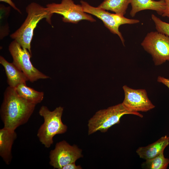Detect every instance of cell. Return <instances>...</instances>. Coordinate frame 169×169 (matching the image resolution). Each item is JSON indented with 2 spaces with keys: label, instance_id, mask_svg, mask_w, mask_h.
I'll list each match as a JSON object with an SVG mask.
<instances>
[{
  "label": "cell",
  "instance_id": "1",
  "mask_svg": "<svg viewBox=\"0 0 169 169\" xmlns=\"http://www.w3.org/2000/svg\"><path fill=\"white\" fill-rule=\"evenodd\" d=\"M36 105L19 96L15 88L7 87L4 93L0 110L3 127L15 131L27 123Z\"/></svg>",
  "mask_w": 169,
  "mask_h": 169
},
{
  "label": "cell",
  "instance_id": "2",
  "mask_svg": "<svg viewBox=\"0 0 169 169\" xmlns=\"http://www.w3.org/2000/svg\"><path fill=\"white\" fill-rule=\"evenodd\" d=\"M26 11L28 15L24 22L10 37L32 54L31 43L35 28L39 21L44 18L51 24V18L53 14L46 7L35 3L29 4L26 8Z\"/></svg>",
  "mask_w": 169,
  "mask_h": 169
},
{
  "label": "cell",
  "instance_id": "3",
  "mask_svg": "<svg viewBox=\"0 0 169 169\" xmlns=\"http://www.w3.org/2000/svg\"><path fill=\"white\" fill-rule=\"evenodd\" d=\"M63 110V107L59 106L51 111L44 105L39 109L38 113L43 118L44 122L38 130L37 136L40 142L47 148L53 144L55 135L64 133L67 131V125L61 120Z\"/></svg>",
  "mask_w": 169,
  "mask_h": 169
},
{
  "label": "cell",
  "instance_id": "4",
  "mask_svg": "<svg viewBox=\"0 0 169 169\" xmlns=\"http://www.w3.org/2000/svg\"><path fill=\"white\" fill-rule=\"evenodd\" d=\"M127 114L143 117V115L139 112L128 110L122 103L98 111L89 120L88 135L98 131L103 133L106 132L113 125L119 123L121 118Z\"/></svg>",
  "mask_w": 169,
  "mask_h": 169
},
{
  "label": "cell",
  "instance_id": "5",
  "mask_svg": "<svg viewBox=\"0 0 169 169\" xmlns=\"http://www.w3.org/2000/svg\"><path fill=\"white\" fill-rule=\"evenodd\" d=\"M80 3L84 12L94 15L101 20L105 26L111 33L119 36L124 46L125 40L119 30V27L122 25L136 24L140 22L138 19L128 18L124 16L110 13L98 7H93L83 0H81Z\"/></svg>",
  "mask_w": 169,
  "mask_h": 169
},
{
  "label": "cell",
  "instance_id": "6",
  "mask_svg": "<svg viewBox=\"0 0 169 169\" xmlns=\"http://www.w3.org/2000/svg\"><path fill=\"white\" fill-rule=\"evenodd\" d=\"M141 45L152 58L154 64L161 65L169 61V37L157 31L148 33Z\"/></svg>",
  "mask_w": 169,
  "mask_h": 169
},
{
  "label": "cell",
  "instance_id": "7",
  "mask_svg": "<svg viewBox=\"0 0 169 169\" xmlns=\"http://www.w3.org/2000/svg\"><path fill=\"white\" fill-rule=\"evenodd\" d=\"M9 50L13 59V63L25 74L30 82L49 78L35 68L30 60L31 54L28 49L23 48L15 40L9 46Z\"/></svg>",
  "mask_w": 169,
  "mask_h": 169
},
{
  "label": "cell",
  "instance_id": "8",
  "mask_svg": "<svg viewBox=\"0 0 169 169\" xmlns=\"http://www.w3.org/2000/svg\"><path fill=\"white\" fill-rule=\"evenodd\" d=\"M46 8L51 14L62 15V21L65 23L76 24L82 20L91 22L96 21L91 15L84 11L81 5L75 4L73 0H62L59 3L48 4Z\"/></svg>",
  "mask_w": 169,
  "mask_h": 169
},
{
  "label": "cell",
  "instance_id": "9",
  "mask_svg": "<svg viewBox=\"0 0 169 169\" xmlns=\"http://www.w3.org/2000/svg\"><path fill=\"white\" fill-rule=\"evenodd\" d=\"M82 156L81 149L63 140L57 143L54 149L50 151L49 163L54 168L62 169L64 166L75 162Z\"/></svg>",
  "mask_w": 169,
  "mask_h": 169
},
{
  "label": "cell",
  "instance_id": "10",
  "mask_svg": "<svg viewBox=\"0 0 169 169\" xmlns=\"http://www.w3.org/2000/svg\"><path fill=\"white\" fill-rule=\"evenodd\" d=\"M124 98L122 103L128 110L134 112H147L155 106L148 98L145 89H135L126 85L123 86Z\"/></svg>",
  "mask_w": 169,
  "mask_h": 169
},
{
  "label": "cell",
  "instance_id": "11",
  "mask_svg": "<svg viewBox=\"0 0 169 169\" xmlns=\"http://www.w3.org/2000/svg\"><path fill=\"white\" fill-rule=\"evenodd\" d=\"M17 138L15 131L4 127L0 129V156L8 165L11 162L13 158L12 147Z\"/></svg>",
  "mask_w": 169,
  "mask_h": 169
},
{
  "label": "cell",
  "instance_id": "12",
  "mask_svg": "<svg viewBox=\"0 0 169 169\" xmlns=\"http://www.w3.org/2000/svg\"><path fill=\"white\" fill-rule=\"evenodd\" d=\"M0 63L4 69L9 86L15 88L20 84H26L28 80L25 74L13 62H9L4 57L0 56Z\"/></svg>",
  "mask_w": 169,
  "mask_h": 169
},
{
  "label": "cell",
  "instance_id": "13",
  "mask_svg": "<svg viewBox=\"0 0 169 169\" xmlns=\"http://www.w3.org/2000/svg\"><path fill=\"white\" fill-rule=\"evenodd\" d=\"M169 144V137L166 135L151 144L139 147L136 152L140 158L146 160L154 158L164 152Z\"/></svg>",
  "mask_w": 169,
  "mask_h": 169
},
{
  "label": "cell",
  "instance_id": "14",
  "mask_svg": "<svg viewBox=\"0 0 169 169\" xmlns=\"http://www.w3.org/2000/svg\"><path fill=\"white\" fill-rule=\"evenodd\" d=\"M130 4L131 8L130 15L132 17H134L138 12L146 10L155 11L161 16L165 8L164 0H131Z\"/></svg>",
  "mask_w": 169,
  "mask_h": 169
},
{
  "label": "cell",
  "instance_id": "15",
  "mask_svg": "<svg viewBox=\"0 0 169 169\" xmlns=\"http://www.w3.org/2000/svg\"><path fill=\"white\" fill-rule=\"evenodd\" d=\"M18 95L30 102L37 105L43 100L44 93L36 91L27 86L26 84H21L15 88Z\"/></svg>",
  "mask_w": 169,
  "mask_h": 169
},
{
  "label": "cell",
  "instance_id": "16",
  "mask_svg": "<svg viewBox=\"0 0 169 169\" xmlns=\"http://www.w3.org/2000/svg\"><path fill=\"white\" fill-rule=\"evenodd\" d=\"M131 0H104L98 7L124 16Z\"/></svg>",
  "mask_w": 169,
  "mask_h": 169
},
{
  "label": "cell",
  "instance_id": "17",
  "mask_svg": "<svg viewBox=\"0 0 169 169\" xmlns=\"http://www.w3.org/2000/svg\"><path fill=\"white\" fill-rule=\"evenodd\" d=\"M164 152L152 158L146 160L141 164L142 167L147 169H166L169 159L164 157Z\"/></svg>",
  "mask_w": 169,
  "mask_h": 169
},
{
  "label": "cell",
  "instance_id": "18",
  "mask_svg": "<svg viewBox=\"0 0 169 169\" xmlns=\"http://www.w3.org/2000/svg\"><path fill=\"white\" fill-rule=\"evenodd\" d=\"M151 18L154 22L157 31L169 37V23L164 22L155 15H151Z\"/></svg>",
  "mask_w": 169,
  "mask_h": 169
},
{
  "label": "cell",
  "instance_id": "19",
  "mask_svg": "<svg viewBox=\"0 0 169 169\" xmlns=\"http://www.w3.org/2000/svg\"><path fill=\"white\" fill-rule=\"evenodd\" d=\"M82 168V167L80 165L76 166L75 162H73L64 166L62 169H81Z\"/></svg>",
  "mask_w": 169,
  "mask_h": 169
},
{
  "label": "cell",
  "instance_id": "20",
  "mask_svg": "<svg viewBox=\"0 0 169 169\" xmlns=\"http://www.w3.org/2000/svg\"><path fill=\"white\" fill-rule=\"evenodd\" d=\"M157 81L166 86L169 89V79L161 76L157 77Z\"/></svg>",
  "mask_w": 169,
  "mask_h": 169
},
{
  "label": "cell",
  "instance_id": "21",
  "mask_svg": "<svg viewBox=\"0 0 169 169\" xmlns=\"http://www.w3.org/2000/svg\"><path fill=\"white\" fill-rule=\"evenodd\" d=\"M164 1L165 3V8L164 12L161 16L169 18V0H164Z\"/></svg>",
  "mask_w": 169,
  "mask_h": 169
},
{
  "label": "cell",
  "instance_id": "22",
  "mask_svg": "<svg viewBox=\"0 0 169 169\" xmlns=\"http://www.w3.org/2000/svg\"><path fill=\"white\" fill-rule=\"evenodd\" d=\"M0 1L1 2H4L8 3L15 10H17L19 13H21L20 11L16 6L14 3H13L11 0H0Z\"/></svg>",
  "mask_w": 169,
  "mask_h": 169
}]
</instances>
